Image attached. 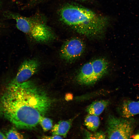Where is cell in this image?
<instances>
[{"instance_id": "cell-15", "label": "cell", "mask_w": 139, "mask_h": 139, "mask_svg": "<svg viewBox=\"0 0 139 139\" xmlns=\"http://www.w3.org/2000/svg\"><path fill=\"white\" fill-rule=\"evenodd\" d=\"M43 139H62V138L61 136L58 135H53L52 136H43L42 138Z\"/></svg>"}, {"instance_id": "cell-17", "label": "cell", "mask_w": 139, "mask_h": 139, "mask_svg": "<svg viewBox=\"0 0 139 139\" xmlns=\"http://www.w3.org/2000/svg\"><path fill=\"white\" fill-rule=\"evenodd\" d=\"M132 138L133 139H139V130L135 134L133 135Z\"/></svg>"}, {"instance_id": "cell-8", "label": "cell", "mask_w": 139, "mask_h": 139, "mask_svg": "<svg viewBox=\"0 0 139 139\" xmlns=\"http://www.w3.org/2000/svg\"><path fill=\"white\" fill-rule=\"evenodd\" d=\"M120 112L124 118L131 117L139 114V101L130 100L124 101L120 108Z\"/></svg>"}, {"instance_id": "cell-3", "label": "cell", "mask_w": 139, "mask_h": 139, "mask_svg": "<svg viewBox=\"0 0 139 139\" xmlns=\"http://www.w3.org/2000/svg\"><path fill=\"white\" fill-rule=\"evenodd\" d=\"M5 15L14 20L17 28L35 41L45 42L54 40L55 36L51 29L44 21L35 17H26L8 12Z\"/></svg>"}, {"instance_id": "cell-10", "label": "cell", "mask_w": 139, "mask_h": 139, "mask_svg": "<svg viewBox=\"0 0 139 139\" xmlns=\"http://www.w3.org/2000/svg\"><path fill=\"white\" fill-rule=\"evenodd\" d=\"M109 103V101L107 100L95 101L89 105L86 110L89 114L98 116L102 112Z\"/></svg>"}, {"instance_id": "cell-12", "label": "cell", "mask_w": 139, "mask_h": 139, "mask_svg": "<svg viewBox=\"0 0 139 139\" xmlns=\"http://www.w3.org/2000/svg\"><path fill=\"white\" fill-rule=\"evenodd\" d=\"M44 116H42L40 117L39 123L43 130L46 131L50 130L52 128L53 122L50 119Z\"/></svg>"}, {"instance_id": "cell-13", "label": "cell", "mask_w": 139, "mask_h": 139, "mask_svg": "<svg viewBox=\"0 0 139 139\" xmlns=\"http://www.w3.org/2000/svg\"><path fill=\"white\" fill-rule=\"evenodd\" d=\"M84 138L87 139H104L106 135L103 132L100 131L92 133L87 131H84Z\"/></svg>"}, {"instance_id": "cell-14", "label": "cell", "mask_w": 139, "mask_h": 139, "mask_svg": "<svg viewBox=\"0 0 139 139\" xmlns=\"http://www.w3.org/2000/svg\"><path fill=\"white\" fill-rule=\"evenodd\" d=\"M6 139H23V135L19 133L15 128L10 129L6 134Z\"/></svg>"}, {"instance_id": "cell-1", "label": "cell", "mask_w": 139, "mask_h": 139, "mask_svg": "<svg viewBox=\"0 0 139 139\" xmlns=\"http://www.w3.org/2000/svg\"><path fill=\"white\" fill-rule=\"evenodd\" d=\"M51 101L31 81L9 83L0 98V114L20 129H31L47 112Z\"/></svg>"}, {"instance_id": "cell-18", "label": "cell", "mask_w": 139, "mask_h": 139, "mask_svg": "<svg viewBox=\"0 0 139 139\" xmlns=\"http://www.w3.org/2000/svg\"><path fill=\"white\" fill-rule=\"evenodd\" d=\"M0 139H6L5 135H4L0 131Z\"/></svg>"}, {"instance_id": "cell-4", "label": "cell", "mask_w": 139, "mask_h": 139, "mask_svg": "<svg viewBox=\"0 0 139 139\" xmlns=\"http://www.w3.org/2000/svg\"><path fill=\"white\" fill-rule=\"evenodd\" d=\"M109 63L103 58L92 60L84 64L81 67L76 77L77 82L80 84H93L101 79L107 73Z\"/></svg>"}, {"instance_id": "cell-19", "label": "cell", "mask_w": 139, "mask_h": 139, "mask_svg": "<svg viewBox=\"0 0 139 139\" xmlns=\"http://www.w3.org/2000/svg\"><path fill=\"white\" fill-rule=\"evenodd\" d=\"M39 0L41 1V0ZM78 0V1H83V0Z\"/></svg>"}, {"instance_id": "cell-6", "label": "cell", "mask_w": 139, "mask_h": 139, "mask_svg": "<svg viewBox=\"0 0 139 139\" xmlns=\"http://www.w3.org/2000/svg\"><path fill=\"white\" fill-rule=\"evenodd\" d=\"M85 49L84 42L77 38L69 39L63 44L60 50V56L65 62L71 63L79 58Z\"/></svg>"}, {"instance_id": "cell-9", "label": "cell", "mask_w": 139, "mask_h": 139, "mask_svg": "<svg viewBox=\"0 0 139 139\" xmlns=\"http://www.w3.org/2000/svg\"><path fill=\"white\" fill-rule=\"evenodd\" d=\"M73 119L61 121L54 125L51 132L53 135L66 137L69 130Z\"/></svg>"}, {"instance_id": "cell-16", "label": "cell", "mask_w": 139, "mask_h": 139, "mask_svg": "<svg viewBox=\"0 0 139 139\" xmlns=\"http://www.w3.org/2000/svg\"><path fill=\"white\" fill-rule=\"evenodd\" d=\"M65 98L66 100H68L72 99V95L71 94H68L66 95Z\"/></svg>"}, {"instance_id": "cell-11", "label": "cell", "mask_w": 139, "mask_h": 139, "mask_svg": "<svg viewBox=\"0 0 139 139\" xmlns=\"http://www.w3.org/2000/svg\"><path fill=\"white\" fill-rule=\"evenodd\" d=\"M100 124V119L98 116L89 114L86 116L84 120L85 125L89 130L92 132L97 130Z\"/></svg>"}, {"instance_id": "cell-2", "label": "cell", "mask_w": 139, "mask_h": 139, "mask_svg": "<svg viewBox=\"0 0 139 139\" xmlns=\"http://www.w3.org/2000/svg\"><path fill=\"white\" fill-rule=\"evenodd\" d=\"M62 21L79 34L89 37L101 34L108 23L107 19L82 6L70 5L59 12Z\"/></svg>"}, {"instance_id": "cell-5", "label": "cell", "mask_w": 139, "mask_h": 139, "mask_svg": "<svg viewBox=\"0 0 139 139\" xmlns=\"http://www.w3.org/2000/svg\"><path fill=\"white\" fill-rule=\"evenodd\" d=\"M107 125L108 138L129 139L133 135L137 122L131 117L122 118L110 115L107 119Z\"/></svg>"}, {"instance_id": "cell-7", "label": "cell", "mask_w": 139, "mask_h": 139, "mask_svg": "<svg viewBox=\"0 0 139 139\" xmlns=\"http://www.w3.org/2000/svg\"><path fill=\"white\" fill-rule=\"evenodd\" d=\"M40 65L34 59H28L24 61L20 66L15 77L10 83H21L27 81L38 71Z\"/></svg>"}]
</instances>
